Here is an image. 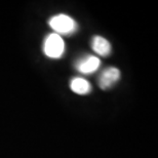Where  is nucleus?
I'll return each instance as SVG.
<instances>
[{"instance_id":"2","label":"nucleus","mask_w":158,"mask_h":158,"mask_svg":"<svg viewBox=\"0 0 158 158\" xmlns=\"http://www.w3.org/2000/svg\"><path fill=\"white\" fill-rule=\"evenodd\" d=\"M66 49L65 41L62 36L56 33L49 34L43 42V52L50 59H60L64 55Z\"/></svg>"},{"instance_id":"4","label":"nucleus","mask_w":158,"mask_h":158,"mask_svg":"<svg viewBox=\"0 0 158 158\" xmlns=\"http://www.w3.org/2000/svg\"><path fill=\"white\" fill-rule=\"evenodd\" d=\"M101 65L100 59L96 56H85L79 59L75 64V68L83 74H91L99 69Z\"/></svg>"},{"instance_id":"3","label":"nucleus","mask_w":158,"mask_h":158,"mask_svg":"<svg viewBox=\"0 0 158 158\" xmlns=\"http://www.w3.org/2000/svg\"><path fill=\"white\" fill-rule=\"evenodd\" d=\"M120 76V71L115 67H109L106 68L102 73H101L99 77V86L102 89H108L111 88L116 82L119 81Z\"/></svg>"},{"instance_id":"1","label":"nucleus","mask_w":158,"mask_h":158,"mask_svg":"<svg viewBox=\"0 0 158 158\" xmlns=\"http://www.w3.org/2000/svg\"><path fill=\"white\" fill-rule=\"evenodd\" d=\"M50 28L58 35H71L77 31V23L68 15L60 14L49 19Z\"/></svg>"},{"instance_id":"5","label":"nucleus","mask_w":158,"mask_h":158,"mask_svg":"<svg viewBox=\"0 0 158 158\" xmlns=\"http://www.w3.org/2000/svg\"><path fill=\"white\" fill-rule=\"evenodd\" d=\"M91 48L97 55L101 56H107L111 52V44L105 37L94 36L91 40Z\"/></svg>"},{"instance_id":"6","label":"nucleus","mask_w":158,"mask_h":158,"mask_svg":"<svg viewBox=\"0 0 158 158\" xmlns=\"http://www.w3.org/2000/svg\"><path fill=\"white\" fill-rule=\"evenodd\" d=\"M70 88L77 94H87L91 91V85L86 79L75 77L70 81Z\"/></svg>"}]
</instances>
